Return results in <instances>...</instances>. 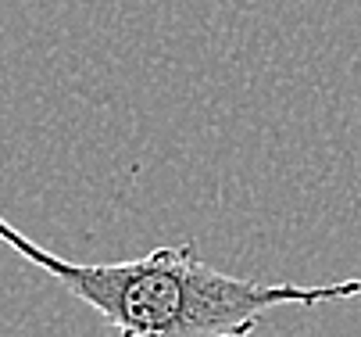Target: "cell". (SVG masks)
Masks as SVG:
<instances>
[{"instance_id":"obj_1","label":"cell","mask_w":361,"mask_h":337,"mask_svg":"<svg viewBox=\"0 0 361 337\" xmlns=\"http://www.w3.org/2000/svg\"><path fill=\"white\" fill-rule=\"evenodd\" d=\"M0 240L47 276H54L68 295L86 302L118 330V337H250L279 305H326L361 295L357 276L300 287L219 273L200 259L193 240L104 266L68 262L47 252L4 215Z\"/></svg>"}]
</instances>
